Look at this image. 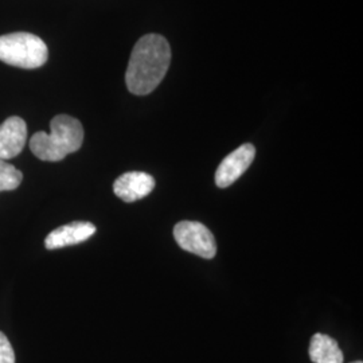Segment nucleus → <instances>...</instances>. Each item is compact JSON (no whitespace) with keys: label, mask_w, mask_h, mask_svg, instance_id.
<instances>
[{"label":"nucleus","mask_w":363,"mask_h":363,"mask_svg":"<svg viewBox=\"0 0 363 363\" xmlns=\"http://www.w3.org/2000/svg\"><path fill=\"white\" fill-rule=\"evenodd\" d=\"M171 64V48L159 34H147L139 39L130 52L125 84L130 93L145 96L155 91Z\"/></svg>","instance_id":"nucleus-1"},{"label":"nucleus","mask_w":363,"mask_h":363,"mask_svg":"<svg viewBox=\"0 0 363 363\" xmlns=\"http://www.w3.org/2000/svg\"><path fill=\"white\" fill-rule=\"evenodd\" d=\"M50 133L37 132L30 140V150L43 162H60L78 151L84 142L82 124L74 117L58 115L50 123Z\"/></svg>","instance_id":"nucleus-2"},{"label":"nucleus","mask_w":363,"mask_h":363,"mask_svg":"<svg viewBox=\"0 0 363 363\" xmlns=\"http://www.w3.org/2000/svg\"><path fill=\"white\" fill-rule=\"evenodd\" d=\"M49 50L42 39L30 33H13L0 37V61L22 69L45 65Z\"/></svg>","instance_id":"nucleus-3"},{"label":"nucleus","mask_w":363,"mask_h":363,"mask_svg":"<svg viewBox=\"0 0 363 363\" xmlns=\"http://www.w3.org/2000/svg\"><path fill=\"white\" fill-rule=\"evenodd\" d=\"M174 237L183 250L202 259H213L217 253L214 235L201 222L182 220L174 228Z\"/></svg>","instance_id":"nucleus-4"},{"label":"nucleus","mask_w":363,"mask_h":363,"mask_svg":"<svg viewBox=\"0 0 363 363\" xmlns=\"http://www.w3.org/2000/svg\"><path fill=\"white\" fill-rule=\"evenodd\" d=\"M256 156V148L253 144H242L226 156L216 172V183L220 189L232 186L247 171Z\"/></svg>","instance_id":"nucleus-5"},{"label":"nucleus","mask_w":363,"mask_h":363,"mask_svg":"<svg viewBox=\"0 0 363 363\" xmlns=\"http://www.w3.org/2000/svg\"><path fill=\"white\" fill-rule=\"evenodd\" d=\"M155 189V179L140 171H130L118 177L113 183V191L124 202H135L151 194Z\"/></svg>","instance_id":"nucleus-6"},{"label":"nucleus","mask_w":363,"mask_h":363,"mask_svg":"<svg viewBox=\"0 0 363 363\" xmlns=\"http://www.w3.org/2000/svg\"><path fill=\"white\" fill-rule=\"evenodd\" d=\"M27 140V125L21 117H9L0 125V160L19 155Z\"/></svg>","instance_id":"nucleus-7"},{"label":"nucleus","mask_w":363,"mask_h":363,"mask_svg":"<svg viewBox=\"0 0 363 363\" xmlns=\"http://www.w3.org/2000/svg\"><path fill=\"white\" fill-rule=\"evenodd\" d=\"M96 233V226L91 222L77 220L52 230L45 240V247L49 250L61 249V247L77 245L89 240Z\"/></svg>","instance_id":"nucleus-8"},{"label":"nucleus","mask_w":363,"mask_h":363,"mask_svg":"<svg viewBox=\"0 0 363 363\" xmlns=\"http://www.w3.org/2000/svg\"><path fill=\"white\" fill-rule=\"evenodd\" d=\"M310 358L313 363H343V352L335 339L315 334L310 343Z\"/></svg>","instance_id":"nucleus-9"},{"label":"nucleus","mask_w":363,"mask_h":363,"mask_svg":"<svg viewBox=\"0 0 363 363\" xmlns=\"http://www.w3.org/2000/svg\"><path fill=\"white\" fill-rule=\"evenodd\" d=\"M23 174L6 160H0V193L11 191L21 186Z\"/></svg>","instance_id":"nucleus-10"},{"label":"nucleus","mask_w":363,"mask_h":363,"mask_svg":"<svg viewBox=\"0 0 363 363\" xmlns=\"http://www.w3.org/2000/svg\"><path fill=\"white\" fill-rule=\"evenodd\" d=\"M0 363H15L13 346L3 333H0Z\"/></svg>","instance_id":"nucleus-11"},{"label":"nucleus","mask_w":363,"mask_h":363,"mask_svg":"<svg viewBox=\"0 0 363 363\" xmlns=\"http://www.w3.org/2000/svg\"><path fill=\"white\" fill-rule=\"evenodd\" d=\"M352 363H362L361 361H358V362H352Z\"/></svg>","instance_id":"nucleus-12"}]
</instances>
